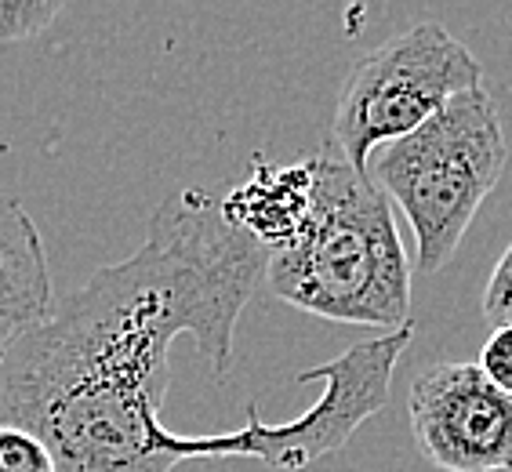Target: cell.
I'll use <instances>...</instances> for the list:
<instances>
[{
	"mask_svg": "<svg viewBox=\"0 0 512 472\" xmlns=\"http://www.w3.org/2000/svg\"><path fill=\"white\" fill-rule=\"evenodd\" d=\"M266 266L269 251L229 222L222 200L171 193L135 255L55 298L48 320L4 353L0 425L40 436L55 472H171L211 458V436H182L160 418L171 345L189 335L226 374Z\"/></svg>",
	"mask_w": 512,
	"mask_h": 472,
	"instance_id": "6da1fadb",
	"label": "cell"
},
{
	"mask_svg": "<svg viewBox=\"0 0 512 472\" xmlns=\"http://www.w3.org/2000/svg\"><path fill=\"white\" fill-rule=\"evenodd\" d=\"M266 284L320 320L385 327V335L411 324V262L393 204L331 146L313 157L306 226L269 255Z\"/></svg>",
	"mask_w": 512,
	"mask_h": 472,
	"instance_id": "7a4b0ae2",
	"label": "cell"
},
{
	"mask_svg": "<svg viewBox=\"0 0 512 472\" xmlns=\"http://www.w3.org/2000/svg\"><path fill=\"white\" fill-rule=\"evenodd\" d=\"M505 160L502 117L487 88L454 95L418 131L371 153L367 178L404 211L422 273H440L454 258L476 211L502 182Z\"/></svg>",
	"mask_w": 512,
	"mask_h": 472,
	"instance_id": "3957f363",
	"label": "cell"
},
{
	"mask_svg": "<svg viewBox=\"0 0 512 472\" xmlns=\"http://www.w3.org/2000/svg\"><path fill=\"white\" fill-rule=\"evenodd\" d=\"M483 88V66L440 22H414L349 69L327 146L364 171L371 153L411 135L454 95Z\"/></svg>",
	"mask_w": 512,
	"mask_h": 472,
	"instance_id": "277c9868",
	"label": "cell"
},
{
	"mask_svg": "<svg viewBox=\"0 0 512 472\" xmlns=\"http://www.w3.org/2000/svg\"><path fill=\"white\" fill-rule=\"evenodd\" d=\"M411 338L414 327L407 324L389 335L349 345L335 360L302 371L295 382H320L324 393L306 414H298L291 422H262L258 404L251 400L247 422L233 433H222V458H255L269 469L298 472L327 454L342 451L367 418L385 411L396 364Z\"/></svg>",
	"mask_w": 512,
	"mask_h": 472,
	"instance_id": "5b68a950",
	"label": "cell"
},
{
	"mask_svg": "<svg viewBox=\"0 0 512 472\" xmlns=\"http://www.w3.org/2000/svg\"><path fill=\"white\" fill-rule=\"evenodd\" d=\"M414 443L444 472H512V400L480 364H425L407 393Z\"/></svg>",
	"mask_w": 512,
	"mask_h": 472,
	"instance_id": "8992f818",
	"label": "cell"
},
{
	"mask_svg": "<svg viewBox=\"0 0 512 472\" xmlns=\"http://www.w3.org/2000/svg\"><path fill=\"white\" fill-rule=\"evenodd\" d=\"M51 309L55 284L37 222L15 197H0V360Z\"/></svg>",
	"mask_w": 512,
	"mask_h": 472,
	"instance_id": "52a82bcc",
	"label": "cell"
},
{
	"mask_svg": "<svg viewBox=\"0 0 512 472\" xmlns=\"http://www.w3.org/2000/svg\"><path fill=\"white\" fill-rule=\"evenodd\" d=\"M309 204H313V157L302 164H273L255 157L247 182L222 200V211L233 226L244 229L273 255L306 226Z\"/></svg>",
	"mask_w": 512,
	"mask_h": 472,
	"instance_id": "ba28073f",
	"label": "cell"
},
{
	"mask_svg": "<svg viewBox=\"0 0 512 472\" xmlns=\"http://www.w3.org/2000/svg\"><path fill=\"white\" fill-rule=\"evenodd\" d=\"M62 11H66L62 0H0V40L15 44L40 37Z\"/></svg>",
	"mask_w": 512,
	"mask_h": 472,
	"instance_id": "9c48e42d",
	"label": "cell"
},
{
	"mask_svg": "<svg viewBox=\"0 0 512 472\" xmlns=\"http://www.w3.org/2000/svg\"><path fill=\"white\" fill-rule=\"evenodd\" d=\"M0 472H55V458L40 436L0 425Z\"/></svg>",
	"mask_w": 512,
	"mask_h": 472,
	"instance_id": "30bf717a",
	"label": "cell"
},
{
	"mask_svg": "<svg viewBox=\"0 0 512 472\" xmlns=\"http://www.w3.org/2000/svg\"><path fill=\"white\" fill-rule=\"evenodd\" d=\"M483 316L491 320V327H512V244L494 262L491 280L483 287Z\"/></svg>",
	"mask_w": 512,
	"mask_h": 472,
	"instance_id": "8fae6325",
	"label": "cell"
},
{
	"mask_svg": "<svg viewBox=\"0 0 512 472\" xmlns=\"http://www.w3.org/2000/svg\"><path fill=\"white\" fill-rule=\"evenodd\" d=\"M476 364H480L483 378L512 400V327H494Z\"/></svg>",
	"mask_w": 512,
	"mask_h": 472,
	"instance_id": "7c38bea8",
	"label": "cell"
}]
</instances>
